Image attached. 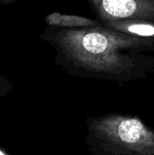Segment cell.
<instances>
[{
	"label": "cell",
	"instance_id": "obj_5",
	"mask_svg": "<svg viewBox=\"0 0 154 155\" xmlns=\"http://www.w3.org/2000/svg\"><path fill=\"white\" fill-rule=\"evenodd\" d=\"M108 28L143 38L154 39V22L136 20H114L102 22Z\"/></svg>",
	"mask_w": 154,
	"mask_h": 155
},
{
	"label": "cell",
	"instance_id": "obj_1",
	"mask_svg": "<svg viewBox=\"0 0 154 155\" xmlns=\"http://www.w3.org/2000/svg\"><path fill=\"white\" fill-rule=\"evenodd\" d=\"M40 39L55 50L54 62L68 75L126 84L154 74V39L113 30L47 26Z\"/></svg>",
	"mask_w": 154,
	"mask_h": 155
},
{
	"label": "cell",
	"instance_id": "obj_2",
	"mask_svg": "<svg viewBox=\"0 0 154 155\" xmlns=\"http://www.w3.org/2000/svg\"><path fill=\"white\" fill-rule=\"evenodd\" d=\"M85 126L84 143L92 155H154V129L137 115L89 116Z\"/></svg>",
	"mask_w": 154,
	"mask_h": 155
},
{
	"label": "cell",
	"instance_id": "obj_4",
	"mask_svg": "<svg viewBox=\"0 0 154 155\" xmlns=\"http://www.w3.org/2000/svg\"><path fill=\"white\" fill-rule=\"evenodd\" d=\"M44 21L47 26L63 29H88L103 25V23L98 19L78 15L62 14L59 12H53L46 15Z\"/></svg>",
	"mask_w": 154,
	"mask_h": 155
},
{
	"label": "cell",
	"instance_id": "obj_3",
	"mask_svg": "<svg viewBox=\"0 0 154 155\" xmlns=\"http://www.w3.org/2000/svg\"><path fill=\"white\" fill-rule=\"evenodd\" d=\"M101 22L136 20L154 22V0H87Z\"/></svg>",
	"mask_w": 154,
	"mask_h": 155
},
{
	"label": "cell",
	"instance_id": "obj_8",
	"mask_svg": "<svg viewBox=\"0 0 154 155\" xmlns=\"http://www.w3.org/2000/svg\"><path fill=\"white\" fill-rule=\"evenodd\" d=\"M0 155H5V154H4V153H2V152L0 151Z\"/></svg>",
	"mask_w": 154,
	"mask_h": 155
},
{
	"label": "cell",
	"instance_id": "obj_7",
	"mask_svg": "<svg viewBox=\"0 0 154 155\" xmlns=\"http://www.w3.org/2000/svg\"><path fill=\"white\" fill-rule=\"evenodd\" d=\"M16 1H18V0H0V4L3 5H11Z\"/></svg>",
	"mask_w": 154,
	"mask_h": 155
},
{
	"label": "cell",
	"instance_id": "obj_6",
	"mask_svg": "<svg viewBox=\"0 0 154 155\" xmlns=\"http://www.w3.org/2000/svg\"><path fill=\"white\" fill-rule=\"evenodd\" d=\"M9 85V83L6 81L5 78H4L3 76H0V91L4 88V87H7Z\"/></svg>",
	"mask_w": 154,
	"mask_h": 155
}]
</instances>
